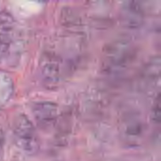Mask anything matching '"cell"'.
<instances>
[{
  "label": "cell",
  "instance_id": "cell-1",
  "mask_svg": "<svg viewBox=\"0 0 161 161\" xmlns=\"http://www.w3.org/2000/svg\"><path fill=\"white\" fill-rule=\"evenodd\" d=\"M13 137L19 149L28 155L39 151L40 143L32 122L25 115H19L13 123Z\"/></svg>",
  "mask_w": 161,
  "mask_h": 161
},
{
  "label": "cell",
  "instance_id": "cell-2",
  "mask_svg": "<svg viewBox=\"0 0 161 161\" xmlns=\"http://www.w3.org/2000/svg\"><path fill=\"white\" fill-rule=\"evenodd\" d=\"M15 38L16 22L13 16L6 10L0 11V62L8 58Z\"/></svg>",
  "mask_w": 161,
  "mask_h": 161
},
{
  "label": "cell",
  "instance_id": "cell-3",
  "mask_svg": "<svg viewBox=\"0 0 161 161\" xmlns=\"http://www.w3.org/2000/svg\"><path fill=\"white\" fill-rule=\"evenodd\" d=\"M59 60L58 57L51 53H45L42 58L41 61V70L44 83L48 87H55L58 81L60 76V69H59Z\"/></svg>",
  "mask_w": 161,
  "mask_h": 161
},
{
  "label": "cell",
  "instance_id": "cell-4",
  "mask_svg": "<svg viewBox=\"0 0 161 161\" xmlns=\"http://www.w3.org/2000/svg\"><path fill=\"white\" fill-rule=\"evenodd\" d=\"M32 113L39 125L47 126L55 121L58 108L56 104L51 102H38L33 105Z\"/></svg>",
  "mask_w": 161,
  "mask_h": 161
},
{
  "label": "cell",
  "instance_id": "cell-5",
  "mask_svg": "<svg viewBox=\"0 0 161 161\" xmlns=\"http://www.w3.org/2000/svg\"><path fill=\"white\" fill-rule=\"evenodd\" d=\"M13 92V83L8 73L0 71V108L10 99Z\"/></svg>",
  "mask_w": 161,
  "mask_h": 161
},
{
  "label": "cell",
  "instance_id": "cell-6",
  "mask_svg": "<svg viewBox=\"0 0 161 161\" xmlns=\"http://www.w3.org/2000/svg\"><path fill=\"white\" fill-rule=\"evenodd\" d=\"M154 108H155L154 109V118H156L157 121L159 122V119H160V97H159V95L157 98L156 105H155Z\"/></svg>",
  "mask_w": 161,
  "mask_h": 161
},
{
  "label": "cell",
  "instance_id": "cell-7",
  "mask_svg": "<svg viewBox=\"0 0 161 161\" xmlns=\"http://www.w3.org/2000/svg\"><path fill=\"white\" fill-rule=\"evenodd\" d=\"M34 1H36V2H38V3H44V2H46L47 0H34Z\"/></svg>",
  "mask_w": 161,
  "mask_h": 161
}]
</instances>
